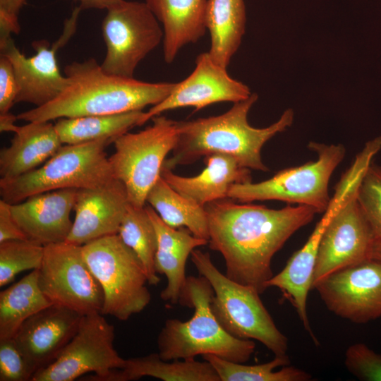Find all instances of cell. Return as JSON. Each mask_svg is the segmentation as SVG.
I'll use <instances>...</instances> for the list:
<instances>
[{
	"label": "cell",
	"mask_w": 381,
	"mask_h": 381,
	"mask_svg": "<svg viewBox=\"0 0 381 381\" xmlns=\"http://www.w3.org/2000/svg\"><path fill=\"white\" fill-rule=\"evenodd\" d=\"M204 207L209 246L223 256L226 277L254 288L260 294L267 289L266 283L274 275L271 262L274 254L318 213L306 205L276 210L227 198Z\"/></svg>",
	"instance_id": "obj_1"
},
{
	"label": "cell",
	"mask_w": 381,
	"mask_h": 381,
	"mask_svg": "<svg viewBox=\"0 0 381 381\" xmlns=\"http://www.w3.org/2000/svg\"><path fill=\"white\" fill-rule=\"evenodd\" d=\"M67 85L49 102L17 115L27 122L142 111L164 99L176 83H149L106 73L90 58L64 68Z\"/></svg>",
	"instance_id": "obj_2"
},
{
	"label": "cell",
	"mask_w": 381,
	"mask_h": 381,
	"mask_svg": "<svg viewBox=\"0 0 381 381\" xmlns=\"http://www.w3.org/2000/svg\"><path fill=\"white\" fill-rule=\"evenodd\" d=\"M258 99V95L252 93L248 98L234 103L221 115L176 121L177 142L172 155L164 160L162 167L173 170L202 157L222 153L233 157L246 168L267 171L269 168L261 157L262 148L269 140L292 125L294 112L291 109H286L270 126L253 127L248 116Z\"/></svg>",
	"instance_id": "obj_3"
},
{
	"label": "cell",
	"mask_w": 381,
	"mask_h": 381,
	"mask_svg": "<svg viewBox=\"0 0 381 381\" xmlns=\"http://www.w3.org/2000/svg\"><path fill=\"white\" fill-rule=\"evenodd\" d=\"M213 294L205 277H187L179 303L194 308V313L187 321H165L157 339V353L162 360L195 359L205 354L240 363L250 358L255 342L236 338L220 325L210 307Z\"/></svg>",
	"instance_id": "obj_4"
},
{
	"label": "cell",
	"mask_w": 381,
	"mask_h": 381,
	"mask_svg": "<svg viewBox=\"0 0 381 381\" xmlns=\"http://www.w3.org/2000/svg\"><path fill=\"white\" fill-rule=\"evenodd\" d=\"M190 256L199 274L213 289L210 307L220 325L236 338L260 341L274 356L287 355L288 339L275 325L258 291L223 274L208 253L194 249Z\"/></svg>",
	"instance_id": "obj_5"
},
{
	"label": "cell",
	"mask_w": 381,
	"mask_h": 381,
	"mask_svg": "<svg viewBox=\"0 0 381 381\" xmlns=\"http://www.w3.org/2000/svg\"><path fill=\"white\" fill-rule=\"evenodd\" d=\"M110 139L65 145L44 164L20 176L0 179L1 199L9 204L64 188H90L114 178L106 153Z\"/></svg>",
	"instance_id": "obj_6"
},
{
	"label": "cell",
	"mask_w": 381,
	"mask_h": 381,
	"mask_svg": "<svg viewBox=\"0 0 381 381\" xmlns=\"http://www.w3.org/2000/svg\"><path fill=\"white\" fill-rule=\"evenodd\" d=\"M308 147L318 155L316 160L277 172L272 177L258 182L234 184L228 198L242 203L279 200L306 205L323 213L331 197L329 182L337 166L344 159L342 144L327 145L310 141Z\"/></svg>",
	"instance_id": "obj_7"
},
{
	"label": "cell",
	"mask_w": 381,
	"mask_h": 381,
	"mask_svg": "<svg viewBox=\"0 0 381 381\" xmlns=\"http://www.w3.org/2000/svg\"><path fill=\"white\" fill-rule=\"evenodd\" d=\"M82 252L103 291L102 314L125 321L148 306L152 297L145 270L118 234L90 241Z\"/></svg>",
	"instance_id": "obj_8"
},
{
	"label": "cell",
	"mask_w": 381,
	"mask_h": 381,
	"mask_svg": "<svg viewBox=\"0 0 381 381\" xmlns=\"http://www.w3.org/2000/svg\"><path fill=\"white\" fill-rule=\"evenodd\" d=\"M152 124L137 133H126L114 140L109 157L113 176L125 186L131 205L143 207L150 190L161 176L166 157L178 139L176 121L158 115Z\"/></svg>",
	"instance_id": "obj_9"
},
{
	"label": "cell",
	"mask_w": 381,
	"mask_h": 381,
	"mask_svg": "<svg viewBox=\"0 0 381 381\" xmlns=\"http://www.w3.org/2000/svg\"><path fill=\"white\" fill-rule=\"evenodd\" d=\"M102 32L107 47L102 69L126 78H134L138 65L164 38L159 20L147 4L126 0L107 9Z\"/></svg>",
	"instance_id": "obj_10"
},
{
	"label": "cell",
	"mask_w": 381,
	"mask_h": 381,
	"mask_svg": "<svg viewBox=\"0 0 381 381\" xmlns=\"http://www.w3.org/2000/svg\"><path fill=\"white\" fill-rule=\"evenodd\" d=\"M101 313L83 315L78 329L47 366L37 371L31 381H73L93 373L86 380L104 381L116 369H121L126 359L114 347V327Z\"/></svg>",
	"instance_id": "obj_11"
},
{
	"label": "cell",
	"mask_w": 381,
	"mask_h": 381,
	"mask_svg": "<svg viewBox=\"0 0 381 381\" xmlns=\"http://www.w3.org/2000/svg\"><path fill=\"white\" fill-rule=\"evenodd\" d=\"M38 282L52 304L84 315L101 313L104 294L82 252V246L67 241L44 246Z\"/></svg>",
	"instance_id": "obj_12"
},
{
	"label": "cell",
	"mask_w": 381,
	"mask_h": 381,
	"mask_svg": "<svg viewBox=\"0 0 381 381\" xmlns=\"http://www.w3.org/2000/svg\"><path fill=\"white\" fill-rule=\"evenodd\" d=\"M81 11L78 6L73 9L71 16L64 21L62 34L52 46L45 40L34 42L35 54L30 57L20 52L11 37L0 40L1 54L11 62L17 81L16 103L27 102L35 107H40L63 91L67 78L60 72L56 52L75 33Z\"/></svg>",
	"instance_id": "obj_13"
},
{
	"label": "cell",
	"mask_w": 381,
	"mask_h": 381,
	"mask_svg": "<svg viewBox=\"0 0 381 381\" xmlns=\"http://www.w3.org/2000/svg\"><path fill=\"white\" fill-rule=\"evenodd\" d=\"M357 190L348 197L324 231L312 289L330 274L370 259L375 239L357 201Z\"/></svg>",
	"instance_id": "obj_14"
},
{
	"label": "cell",
	"mask_w": 381,
	"mask_h": 381,
	"mask_svg": "<svg viewBox=\"0 0 381 381\" xmlns=\"http://www.w3.org/2000/svg\"><path fill=\"white\" fill-rule=\"evenodd\" d=\"M327 309L356 324L381 317V262L369 259L330 274L314 287Z\"/></svg>",
	"instance_id": "obj_15"
},
{
	"label": "cell",
	"mask_w": 381,
	"mask_h": 381,
	"mask_svg": "<svg viewBox=\"0 0 381 381\" xmlns=\"http://www.w3.org/2000/svg\"><path fill=\"white\" fill-rule=\"evenodd\" d=\"M251 94L246 85L232 78L226 68L214 62L208 52L200 53L196 57L193 71L183 80L176 83L164 99L144 111L140 126L166 111L191 107L197 111L217 102L236 103Z\"/></svg>",
	"instance_id": "obj_16"
},
{
	"label": "cell",
	"mask_w": 381,
	"mask_h": 381,
	"mask_svg": "<svg viewBox=\"0 0 381 381\" xmlns=\"http://www.w3.org/2000/svg\"><path fill=\"white\" fill-rule=\"evenodd\" d=\"M349 196V191L341 187L334 189L327 210L316 224L304 246L295 252L284 269L269 279L266 287L278 288L296 308L304 329L318 344L310 325L307 314V298L312 289L313 277L316 263L319 244L329 222L342 206Z\"/></svg>",
	"instance_id": "obj_17"
},
{
	"label": "cell",
	"mask_w": 381,
	"mask_h": 381,
	"mask_svg": "<svg viewBox=\"0 0 381 381\" xmlns=\"http://www.w3.org/2000/svg\"><path fill=\"white\" fill-rule=\"evenodd\" d=\"M128 205L124 184L114 177L95 188L78 189L75 218L66 241L83 246L118 234Z\"/></svg>",
	"instance_id": "obj_18"
},
{
	"label": "cell",
	"mask_w": 381,
	"mask_h": 381,
	"mask_svg": "<svg viewBox=\"0 0 381 381\" xmlns=\"http://www.w3.org/2000/svg\"><path fill=\"white\" fill-rule=\"evenodd\" d=\"M82 317L52 304L24 322L14 339L35 373L57 358L75 334Z\"/></svg>",
	"instance_id": "obj_19"
},
{
	"label": "cell",
	"mask_w": 381,
	"mask_h": 381,
	"mask_svg": "<svg viewBox=\"0 0 381 381\" xmlns=\"http://www.w3.org/2000/svg\"><path fill=\"white\" fill-rule=\"evenodd\" d=\"M78 189L64 188L32 195L11 204L13 218L28 238L44 246L66 241L72 228Z\"/></svg>",
	"instance_id": "obj_20"
},
{
	"label": "cell",
	"mask_w": 381,
	"mask_h": 381,
	"mask_svg": "<svg viewBox=\"0 0 381 381\" xmlns=\"http://www.w3.org/2000/svg\"><path fill=\"white\" fill-rule=\"evenodd\" d=\"M204 160L205 168L195 176H181L162 167L161 177L179 193L203 207L229 198L234 184L252 182L250 169L230 155L214 153L205 156Z\"/></svg>",
	"instance_id": "obj_21"
},
{
	"label": "cell",
	"mask_w": 381,
	"mask_h": 381,
	"mask_svg": "<svg viewBox=\"0 0 381 381\" xmlns=\"http://www.w3.org/2000/svg\"><path fill=\"white\" fill-rule=\"evenodd\" d=\"M156 231L157 249L155 258L157 273L164 274L167 284L160 297L173 305L179 303L185 286L186 264L197 247L208 241L194 236L188 229L173 228L167 224L150 205H145Z\"/></svg>",
	"instance_id": "obj_22"
},
{
	"label": "cell",
	"mask_w": 381,
	"mask_h": 381,
	"mask_svg": "<svg viewBox=\"0 0 381 381\" xmlns=\"http://www.w3.org/2000/svg\"><path fill=\"white\" fill-rule=\"evenodd\" d=\"M8 147L0 152L1 179H13L37 169L63 145L51 121L18 126Z\"/></svg>",
	"instance_id": "obj_23"
},
{
	"label": "cell",
	"mask_w": 381,
	"mask_h": 381,
	"mask_svg": "<svg viewBox=\"0 0 381 381\" xmlns=\"http://www.w3.org/2000/svg\"><path fill=\"white\" fill-rule=\"evenodd\" d=\"M163 25L164 61L171 63L180 49L196 42L205 31L207 0H145Z\"/></svg>",
	"instance_id": "obj_24"
},
{
	"label": "cell",
	"mask_w": 381,
	"mask_h": 381,
	"mask_svg": "<svg viewBox=\"0 0 381 381\" xmlns=\"http://www.w3.org/2000/svg\"><path fill=\"white\" fill-rule=\"evenodd\" d=\"M205 26L210 35L208 52L212 60L227 68L245 32L243 0H207Z\"/></svg>",
	"instance_id": "obj_25"
},
{
	"label": "cell",
	"mask_w": 381,
	"mask_h": 381,
	"mask_svg": "<svg viewBox=\"0 0 381 381\" xmlns=\"http://www.w3.org/2000/svg\"><path fill=\"white\" fill-rule=\"evenodd\" d=\"M143 376L164 381H220L214 368L207 361H164L158 353L126 359L124 367L114 370L104 381L135 380Z\"/></svg>",
	"instance_id": "obj_26"
},
{
	"label": "cell",
	"mask_w": 381,
	"mask_h": 381,
	"mask_svg": "<svg viewBox=\"0 0 381 381\" xmlns=\"http://www.w3.org/2000/svg\"><path fill=\"white\" fill-rule=\"evenodd\" d=\"M50 305L39 285L38 270L1 291L0 339L14 338L25 320Z\"/></svg>",
	"instance_id": "obj_27"
},
{
	"label": "cell",
	"mask_w": 381,
	"mask_h": 381,
	"mask_svg": "<svg viewBox=\"0 0 381 381\" xmlns=\"http://www.w3.org/2000/svg\"><path fill=\"white\" fill-rule=\"evenodd\" d=\"M143 114L142 110L61 118L54 123V127L62 144H80L101 139H110L114 142L132 128L140 126Z\"/></svg>",
	"instance_id": "obj_28"
},
{
	"label": "cell",
	"mask_w": 381,
	"mask_h": 381,
	"mask_svg": "<svg viewBox=\"0 0 381 381\" xmlns=\"http://www.w3.org/2000/svg\"><path fill=\"white\" fill-rule=\"evenodd\" d=\"M146 202L169 226L186 227L194 236L209 241L205 207L179 193L161 176L147 193Z\"/></svg>",
	"instance_id": "obj_29"
},
{
	"label": "cell",
	"mask_w": 381,
	"mask_h": 381,
	"mask_svg": "<svg viewBox=\"0 0 381 381\" xmlns=\"http://www.w3.org/2000/svg\"><path fill=\"white\" fill-rule=\"evenodd\" d=\"M214 368L220 381H310L312 375L290 366L288 355L274 356L270 361L258 365H244L212 354L202 356Z\"/></svg>",
	"instance_id": "obj_30"
},
{
	"label": "cell",
	"mask_w": 381,
	"mask_h": 381,
	"mask_svg": "<svg viewBox=\"0 0 381 381\" xmlns=\"http://www.w3.org/2000/svg\"><path fill=\"white\" fill-rule=\"evenodd\" d=\"M118 235L139 258L146 273L148 284H158L160 279L155 267L157 237L145 206L137 207L129 203Z\"/></svg>",
	"instance_id": "obj_31"
},
{
	"label": "cell",
	"mask_w": 381,
	"mask_h": 381,
	"mask_svg": "<svg viewBox=\"0 0 381 381\" xmlns=\"http://www.w3.org/2000/svg\"><path fill=\"white\" fill-rule=\"evenodd\" d=\"M44 253L43 244L28 238L0 243V286L11 283L20 272L39 270Z\"/></svg>",
	"instance_id": "obj_32"
},
{
	"label": "cell",
	"mask_w": 381,
	"mask_h": 381,
	"mask_svg": "<svg viewBox=\"0 0 381 381\" xmlns=\"http://www.w3.org/2000/svg\"><path fill=\"white\" fill-rule=\"evenodd\" d=\"M356 199L375 240L381 241V166L371 163L357 190Z\"/></svg>",
	"instance_id": "obj_33"
},
{
	"label": "cell",
	"mask_w": 381,
	"mask_h": 381,
	"mask_svg": "<svg viewBox=\"0 0 381 381\" xmlns=\"http://www.w3.org/2000/svg\"><path fill=\"white\" fill-rule=\"evenodd\" d=\"M344 365L360 380L381 381V353L365 344L356 343L348 347Z\"/></svg>",
	"instance_id": "obj_34"
},
{
	"label": "cell",
	"mask_w": 381,
	"mask_h": 381,
	"mask_svg": "<svg viewBox=\"0 0 381 381\" xmlns=\"http://www.w3.org/2000/svg\"><path fill=\"white\" fill-rule=\"evenodd\" d=\"M34 374L15 339H0V381H31Z\"/></svg>",
	"instance_id": "obj_35"
},
{
	"label": "cell",
	"mask_w": 381,
	"mask_h": 381,
	"mask_svg": "<svg viewBox=\"0 0 381 381\" xmlns=\"http://www.w3.org/2000/svg\"><path fill=\"white\" fill-rule=\"evenodd\" d=\"M18 85L13 65L4 54L0 56V114L10 112L16 104Z\"/></svg>",
	"instance_id": "obj_36"
},
{
	"label": "cell",
	"mask_w": 381,
	"mask_h": 381,
	"mask_svg": "<svg viewBox=\"0 0 381 381\" xmlns=\"http://www.w3.org/2000/svg\"><path fill=\"white\" fill-rule=\"evenodd\" d=\"M25 2L26 0H0V40L20 32L18 14Z\"/></svg>",
	"instance_id": "obj_37"
},
{
	"label": "cell",
	"mask_w": 381,
	"mask_h": 381,
	"mask_svg": "<svg viewBox=\"0 0 381 381\" xmlns=\"http://www.w3.org/2000/svg\"><path fill=\"white\" fill-rule=\"evenodd\" d=\"M18 239H28V237L13 218L11 204L1 199L0 200V243Z\"/></svg>",
	"instance_id": "obj_38"
},
{
	"label": "cell",
	"mask_w": 381,
	"mask_h": 381,
	"mask_svg": "<svg viewBox=\"0 0 381 381\" xmlns=\"http://www.w3.org/2000/svg\"><path fill=\"white\" fill-rule=\"evenodd\" d=\"M78 2L82 9H108L121 0H73Z\"/></svg>",
	"instance_id": "obj_39"
},
{
	"label": "cell",
	"mask_w": 381,
	"mask_h": 381,
	"mask_svg": "<svg viewBox=\"0 0 381 381\" xmlns=\"http://www.w3.org/2000/svg\"><path fill=\"white\" fill-rule=\"evenodd\" d=\"M17 116L7 113L0 114V131L1 132H13L15 133L18 126L15 124Z\"/></svg>",
	"instance_id": "obj_40"
},
{
	"label": "cell",
	"mask_w": 381,
	"mask_h": 381,
	"mask_svg": "<svg viewBox=\"0 0 381 381\" xmlns=\"http://www.w3.org/2000/svg\"><path fill=\"white\" fill-rule=\"evenodd\" d=\"M370 259H373L381 262V241L375 240L373 245Z\"/></svg>",
	"instance_id": "obj_41"
}]
</instances>
